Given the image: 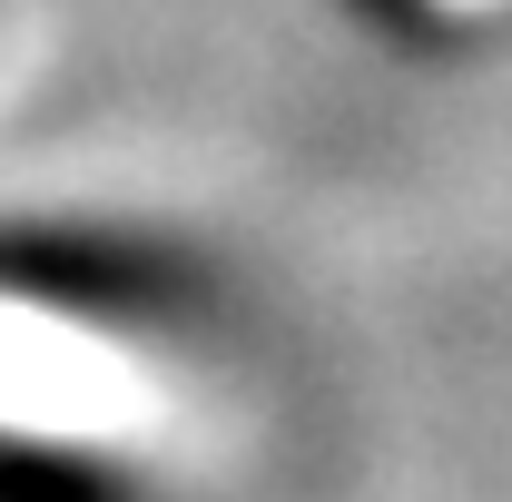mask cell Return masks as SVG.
Wrapping results in <instances>:
<instances>
[{"label": "cell", "instance_id": "cell-1", "mask_svg": "<svg viewBox=\"0 0 512 502\" xmlns=\"http://www.w3.org/2000/svg\"><path fill=\"white\" fill-rule=\"evenodd\" d=\"M0 502H128L89 453H50V443H0Z\"/></svg>", "mask_w": 512, "mask_h": 502}]
</instances>
